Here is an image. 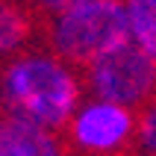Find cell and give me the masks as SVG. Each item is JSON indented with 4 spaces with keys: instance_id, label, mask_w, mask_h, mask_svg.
<instances>
[{
    "instance_id": "9c48e42d",
    "label": "cell",
    "mask_w": 156,
    "mask_h": 156,
    "mask_svg": "<svg viewBox=\"0 0 156 156\" xmlns=\"http://www.w3.org/2000/svg\"><path fill=\"white\" fill-rule=\"evenodd\" d=\"M24 3L30 6V12L35 18L53 21V18H62V15H68V12H74V9H80L88 0H24Z\"/></svg>"
},
{
    "instance_id": "7a4b0ae2",
    "label": "cell",
    "mask_w": 156,
    "mask_h": 156,
    "mask_svg": "<svg viewBox=\"0 0 156 156\" xmlns=\"http://www.w3.org/2000/svg\"><path fill=\"white\" fill-rule=\"evenodd\" d=\"M44 41L62 62L77 71L86 68L127 41L124 0H88L68 15L44 21Z\"/></svg>"
},
{
    "instance_id": "6da1fadb",
    "label": "cell",
    "mask_w": 156,
    "mask_h": 156,
    "mask_svg": "<svg viewBox=\"0 0 156 156\" xmlns=\"http://www.w3.org/2000/svg\"><path fill=\"white\" fill-rule=\"evenodd\" d=\"M83 100V74L47 47H30L0 62V112L62 133Z\"/></svg>"
},
{
    "instance_id": "ba28073f",
    "label": "cell",
    "mask_w": 156,
    "mask_h": 156,
    "mask_svg": "<svg viewBox=\"0 0 156 156\" xmlns=\"http://www.w3.org/2000/svg\"><path fill=\"white\" fill-rule=\"evenodd\" d=\"M136 150L144 156H156V94L136 112Z\"/></svg>"
},
{
    "instance_id": "3957f363",
    "label": "cell",
    "mask_w": 156,
    "mask_h": 156,
    "mask_svg": "<svg viewBox=\"0 0 156 156\" xmlns=\"http://www.w3.org/2000/svg\"><path fill=\"white\" fill-rule=\"evenodd\" d=\"M80 74L88 97L124 106L130 112H139L156 94V62L130 41L103 53Z\"/></svg>"
},
{
    "instance_id": "52a82bcc",
    "label": "cell",
    "mask_w": 156,
    "mask_h": 156,
    "mask_svg": "<svg viewBox=\"0 0 156 156\" xmlns=\"http://www.w3.org/2000/svg\"><path fill=\"white\" fill-rule=\"evenodd\" d=\"M127 41L156 62V0H124Z\"/></svg>"
},
{
    "instance_id": "8fae6325",
    "label": "cell",
    "mask_w": 156,
    "mask_h": 156,
    "mask_svg": "<svg viewBox=\"0 0 156 156\" xmlns=\"http://www.w3.org/2000/svg\"><path fill=\"white\" fill-rule=\"evenodd\" d=\"M3 3H6V0H0V6H3Z\"/></svg>"
},
{
    "instance_id": "30bf717a",
    "label": "cell",
    "mask_w": 156,
    "mask_h": 156,
    "mask_svg": "<svg viewBox=\"0 0 156 156\" xmlns=\"http://www.w3.org/2000/svg\"><path fill=\"white\" fill-rule=\"evenodd\" d=\"M127 156H144V153H139V150L133 147V150H130V153H127Z\"/></svg>"
},
{
    "instance_id": "8992f818",
    "label": "cell",
    "mask_w": 156,
    "mask_h": 156,
    "mask_svg": "<svg viewBox=\"0 0 156 156\" xmlns=\"http://www.w3.org/2000/svg\"><path fill=\"white\" fill-rule=\"evenodd\" d=\"M35 35V15L24 0H6L0 6V62L30 50Z\"/></svg>"
},
{
    "instance_id": "5b68a950",
    "label": "cell",
    "mask_w": 156,
    "mask_h": 156,
    "mask_svg": "<svg viewBox=\"0 0 156 156\" xmlns=\"http://www.w3.org/2000/svg\"><path fill=\"white\" fill-rule=\"evenodd\" d=\"M0 156H68L59 133L0 112Z\"/></svg>"
},
{
    "instance_id": "277c9868",
    "label": "cell",
    "mask_w": 156,
    "mask_h": 156,
    "mask_svg": "<svg viewBox=\"0 0 156 156\" xmlns=\"http://www.w3.org/2000/svg\"><path fill=\"white\" fill-rule=\"evenodd\" d=\"M62 136L68 156H127L136 147V112L86 97Z\"/></svg>"
}]
</instances>
